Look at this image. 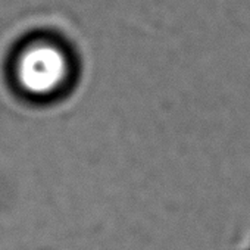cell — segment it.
<instances>
[{
	"label": "cell",
	"instance_id": "obj_1",
	"mask_svg": "<svg viewBox=\"0 0 250 250\" xmlns=\"http://www.w3.org/2000/svg\"><path fill=\"white\" fill-rule=\"evenodd\" d=\"M65 56L53 46L40 44L24 53L18 63V78L27 91L49 94L66 80Z\"/></svg>",
	"mask_w": 250,
	"mask_h": 250
}]
</instances>
